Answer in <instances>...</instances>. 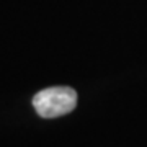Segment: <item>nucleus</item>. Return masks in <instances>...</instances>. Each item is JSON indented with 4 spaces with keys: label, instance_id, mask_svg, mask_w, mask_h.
I'll use <instances>...</instances> for the list:
<instances>
[{
    "label": "nucleus",
    "instance_id": "1",
    "mask_svg": "<svg viewBox=\"0 0 147 147\" xmlns=\"http://www.w3.org/2000/svg\"><path fill=\"white\" fill-rule=\"evenodd\" d=\"M77 105V93L70 87H51L38 92L33 98V106L41 118L51 119L67 115Z\"/></svg>",
    "mask_w": 147,
    "mask_h": 147
}]
</instances>
